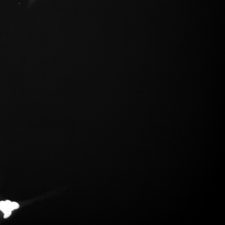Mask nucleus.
I'll return each instance as SVG.
<instances>
[{
  "label": "nucleus",
  "mask_w": 225,
  "mask_h": 225,
  "mask_svg": "<svg viewBox=\"0 0 225 225\" xmlns=\"http://www.w3.org/2000/svg\"><path fill=\"white\" fill-rule=\"evenodd\" d=\"M4 213V218H8V217H9L11 215V210H8V211H7V212H6L5 213Z\"/></svg>",
  "instance_id": "obj_2"
},
{
  "label": "nucleus",
  "mask_w": 225,
  "mask_h": 225,
  "mask_svg": "<svg viewBox=\"0 0 225 225\" xmlns=\"http://www.w3.org/2000/svg\"><path fill=\"white\" fill-rule=\"evenodd\" d=\"M19 207V204L16 202H11V205L10 206V209L11 210H13L14 209H18Z\"/></svg>",
  "instance_id": "obj_1"
}]
</instances>
